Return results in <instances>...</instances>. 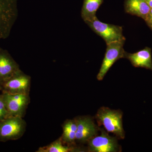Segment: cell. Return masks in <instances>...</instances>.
<instances>
[{
  "label": "cell",
  "mask_w": 152,
  "mask_h": 152,
  "mask_svg": "<svg viewBox=\"0 0 152 152\" xmlns=\"http://www.w3.org/2000/svg\"><path fill=\"white\" fill-rule=\"evenodd\" d=\"M123 113L121 110H112L107 107H101L98 110L95 118L98 126H103L106 131L113 134L120 140L125 137L123 127Z\"/></svg>",
  "instance_id": "cell-1"
},
{
  "label": "cell",
  "mask_w": 152,
  "mask_h": 152,
  "mask_svg": "<svg viewBox=\"0 0 152 152\" xmlns=\"http://www.w3.org/2000/svg\"><path fill=\"white\" fill-rule=\"evenodd\" d=\"M18 12V0H0V41L10 35Z\"/></svg>",
  "instance_id": "cell-2"
},
{
  "label": "cell",
  "mask_w": 152,
  "mask_h": 152,
  "mask_svg": "<svg viewBox=\"0 0 152 152\" xmlns=\"http://www.w3.org/2000/svg\"><path fill=\"white\" fill-rule=\"evenodd\" d=\"M27 124L23 118L9 116L0 122V142L16 140L23 137Z\"/></svg>",
  "instance_id": "cell-3"
},
{
  "label": "cell",
  "mask_w": 152,
  "mask_h": 152,
  "mask_svg": "<svg viewBox=\"0 0 152 152\" xmlns=\"http://www.w3.org/2000/svg\"><path fill=\"white\" fill-rule=\"evenodd\" d=\"M85 22L91 29L104 39L107 45L117 41H126L123 35L122 27L102 23L97 17Z\"/></svg>",
  "instance_id": "cell-4"
},
{
  "label": "cell",
  "mask_w": 152,
  "mask_h": 152,
  "mask_svg": "<svg viewBox=\"0 0 152 152\" xmlns=\"http://www.w3.org/2000/svg\"><path fill=\"white\" fill-rule=\"evenodd\" d=\"M31 86V77L20 69L10 77L0 82V91L3 93L29 94Z\"/></svg>",
  "instance_id": "cell-5"
},
{
  "label": "cell",
  "mask_w": 152,
  "mask_h": 152,
  "mask_svg": "<svg viewBox=\"0 0 152 152\" xmlns=\"http://www.w3.org/2000/svg\"><path fill=\"white\" fill-rule=\"evenodd\" d=\"M100 134H99L87 142L88 151L89 152H119L122 148L119 145L118 139L112 137L103 128H100Z\"/></svg>",
  "instance_id": "cell-6"
},
{
  "label": "cell",
  "mask_w": 152,
  "mask_h": 152,
  "mask_svg": "<svg viewBox=\"0 0 152 152\" xmlns=\"http://www.w3.org/2000/svg\"><path fill=\"white\" fill-rule=\"evenodd\" d=\"M125 40L117 41L107 45L105 54L102 66L97 76L99 81L103 80L110 69L118 60L124 58V48Z\"/></svg>",
  "instance_id": "cell-7"
},
{
  "label": "cell",
  "mask_w": 152,
  "mask_h": 152,
  "mask_svg": "<svg viewBox=\"0 0 152 152\" xmlns=\"http://www.w3.org/2000/svg\"><path fill=\"white\" fill-rule=\"evenodd\" d=\"M10 116L23 118L31 102L29 94L2 93Z\"/></svg>",
  "instance_id": "cell-8"
},
{
  "label": "cell",
  "mask_w": 152,
  "mask_h": 152,
  "mask_svg": "<svg viewBox=\"0 0 152 152\" xmlns=\"http://www.w3.org/2000/svg\"><path fill=\"white\" fill-rule=\"evenodd\" d=\"M77 126L76 142L87 143L94 137L97 135L100 128L95 123L94 118L89 115L75 118Z\"/></svg>",
  "instance_id": "cell-9"
},
{
  "label": "cell",
  "mask_w": 152,
  "mask_h": 152,
  "mask_svg": "<svg viewBox=\"0 0 152 152\" xmlns=\"http://www.w3.org/2000/svg\"><path fill=\"white\" fill-rule=\"evenodd\" d=\"M20 70L18 64L9 52L0 47V82L10 77Z\"/></svg>",
  "instance_id": "cell-10"
},
{
  "label": "cell",
  "mask_w": 152,
  "mask_h": 152,
  "mask_svg": "<svg viewBox=\"0 0 152 152\" xmlns=\"http://www.w3.org/2000/svg\"><path fill=\"white\" fill-rule=\"evenodd\" d=\"M124 58L127 59L135 67H141L152 71L151 49L146 47L134 53L125 52Z\"/></svg>",
  "instance_id": "cell-11"
},
{
  "label": "cell",
  "mask_w": 152,
  "mask_h": 152,
  "mask_svg": "<svg viewBox=\"0 0 152 152\" xmlns=\"http://www.w3.org/2000/svg\"><path fill=\"white\" fill-rule=\"evenodd\" d=\"M125 12L145 20L151 8L145 0H125Z\"/></svg>",
  "instance_id": "cell-12"
},
{
  "label": "cell",
  "mask_w": 152,
  "mask_h": 152,
  "mask_svg": "<svg viewBox=\"0 0 152 152\" xmlns=\"http://www.w3.org/2000/svg\"><path fill=\"white\" fill-rule=\"evenodd\" d=\"M62 128L63 134L60 137L63 143L69 147L75 146L77 126L75 119L66 120Z\"/></svg>",
  "instance_id": "cell-13"
},
{
  "label": "cell",
  "mask_w": 152,
  "mask_h": 152,
  "mask_svg": "<svg viewBox=\"0 0 152 152\" xmlns=\"http://www.w3.org/2000/svg\"><path fill=\"white\" fill-rule=\"evenodd\" d=\"M103 2V0H84L81 15L84 22L91 20L96 17V11Z\"/></svg>",
  "instance_id": "cell-14"
},
{
  "label": "cell",
  "mask_w": 152,
  "mask_h": 152,
  "mask_svg": "<svg viewBox=\"0 0 152 152\" xmlns=\"http://www.w3.org/2000/svg\"><path fill=\"white\" fill-rule=\"evenodd\" d=\"M80 151L77 147H69L64 145L61 137L46 146L40 147L37 152H69Z\"/></svg>",
  "instance_id": "cell-15"
},
{
  "label": "cell",
  "mask_w": 152,
  "mask_h": 152,
  "mask_svg": "<svg viewBox=\"0 0 152 152\" xmlns=\"http://www.w3.org/2000/svg\"><path fill=\"white\" fill-rule=\"evenodd\" d=\"M10 116L6 108L3 99L2 94H0V122Z\"/></svg>",
  "instance_id": "cell-16"
},
{
  "label": "cell",
  "mask_w": 152,
  "mask_h": 152,
  "mask_svg": "<svg viewBox=\"0 0 152 152\" xmlns=\"http://www.w3.org/2000/svg\"><path fill=\"white\" fill-rule=\"evenodd\" d=\"M145 21L147 25L152 30V8L151 9L149 12L146 18Z\"/></svg>",
  "instance_id": "cell-17"
},
{
  "label": "cell",
  "mask_w": 152,
  "mask_h": 152,
  "mask_svg": "<svg viewBox=\"0 0 152 152\" xmlns=\"http://www.w3.org/2000/svg\"><path fill=\"white\" fill-rule=\"evenodd\" d=\"M151 8H152V0H145Z\"/></svg>",
  "instance_id": "cell-18"
}]
</instances>
